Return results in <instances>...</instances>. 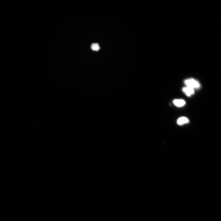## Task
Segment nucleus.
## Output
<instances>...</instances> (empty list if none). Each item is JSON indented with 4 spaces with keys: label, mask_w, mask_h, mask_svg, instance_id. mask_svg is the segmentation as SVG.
<instances>
[{
    "label": "nucleus",
    "mask_w": 221,
    "mask_h": 221,
    "mask_svg": "<svg viewBox=\"0 0 221 221\" xmlns=\"http://www.w3.org/2000/svg\"><path fill=\"white\" fill-rule=\"evenodd\" d=\"M185 83L187 87L193 89L198 88L200 87L199 83L193 79H187L185 81Z\"/></svg>",
    "instance_id": "obj_1"
},
{
    "label": "nucleus",
    "mask_w": 221,
    "mask_h": 221,
    "mask_svg": "<svg viewBox=\"0 0 221 221\" xmlns=\"http://www.w3.org/2000/svg\"><path fill=\"white\" fill-rule=\"evenodd\" d=\"M182 90L184 93L188 96H190L194 93V89L189 87H184Z\"/></svg>",
    "instance_id": "obj_2"
},
{
    "label": "nucleus",
    "mask_w": 221,
    "mask_h": 221,
    "mask_svg": "<svg viewBox=\"0 0 221 221\" xmlns=\"http://www.w3.org/2000/svg\"><path fill=\"white\" fill-rule=\"evenodd\" d=\"M174 104L177 106L181 107L184 106L186 103L185 101L182 99H176L173 101Z\"/></svg>",
    "instance_id": "obj_3"
},
{
    "label": "nucleus",
    "mask_w": 221,
    "mask_h": 221,
    "mask_svg": "<svg viewBox=\"0 0 221 221\" xmlns=\"http://www.w3.org/2000/svg\"><path fill=\"white\" fill-rule=\"evenodd\" d=\"M189 122V120L188 118L186 117H183L178 119L177 121V124L179 125H181L188 123Z\"/></svg>",
    "instance_id": "obj_4"
},
{
    "label": "nucleus",
    "mask_w": 221,
    "mask_h": 221,
    "mask_svg": "<svg viewBox=\"0 0 221 221\" xmlns=\"http://www.w3.org/2000/svg\"><path fill=\"white\" fill-rule=\"evenodd\" d=\"M91 48L94 51H98L100 50V47L98 44L97 43H94L92 44L91 46Z\"/></svg>",
    "instance_id": "obj_5"
}]
</instances>
